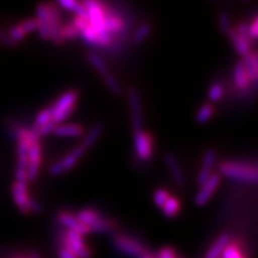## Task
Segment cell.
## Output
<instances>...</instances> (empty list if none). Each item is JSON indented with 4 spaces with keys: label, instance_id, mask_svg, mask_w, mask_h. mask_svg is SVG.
<instances>
[{
    "label": "cell",
    "instance_id": "obj_1",
    "mask_svg": "<svg viewBox=\"0 0 258 258\" xmlns=\"http://www.w3.org/2000/svg\"><path fill=\"white\" fill-rule=\"evenodd\" d=\"M220 175H224L228 179L246 183H256L257 168L243 161L229 160L224 161L219 167Z\"/></svg>",
    "mask_w": 258,
    "mask_h": 258
},
{
    "label": "cell",
    "instance_id": "obj_2",
    "mask_svg": "<svg viewBox=\"0 0 258 258\" xmlns=\"http://www.w3.org/2000/svg\"><path fill=\"white\" fill-rule=\"evenodd\" d=\"M79 94L76 91H68L62 94L52 107L53 122L58 125L66 120L76 109Z\"/></svg>",
    "mask_w": 258,
    "mask_h": 258
},
{
    "label": "cell",
    "instance_id": "obj_3",
    "mask_svg": "<svg viewBox=\"0 0 258 258\" xmlns=\"http://www.w3.org/2000/svg\"><path fill=\"white\" fill-rule=\"evenodd\" d=\"M87 12V21L90 26L97 32V35L101 36L109 34L104 27V18H106L107 8L102 3L96 0H85L82 3Z\"/></svg>",
    "mask_w": 258,
    "mask_h": 258
},
{
    "label": "cell",
    "instance_id": "obj_4",
    "mask_svg": "<svg viewBox=\"0 0 258 258\" xmlns=\"http://www.w3.org/2000/svg\"><path fill=\"white\" fill-rule=\"evenodd\" d=\"M113 246L122 254L134 257V258H142L148 253V249L145 245L131 236L127 235H115L113 237Z\"/></svg>",
    "mask_w": 258,
    "mask_h": 258
},
{
    "label": "cell",
    "instance_id": "obj_5",
    "mask_svg": "<svg viewBox=\"0 0 258 258\" xmlns=\"http://www.w3.org/2000/svg\"><path fill=\"white\" fill-rule=\"evenodd\" d=\"M62 246L70 249L72 253L78 256V258H92L93 256L91 248L84 243L83 236L72 230L64 232L62 237Z\"/></svg>",
    "mask_w": 258,
    "mask_h": 258
},
{
    "label": "cell",
    "instance_id": "obj_6",
    "mask_svg": "<svg viewBox=\"0 0 258 258\" xmlns=\"http://www.w3.org/2000/svg\"><path fill=\"white\" fill-rule=\"evenodd\" d=\"M86 152V149L83 147L82 144L79 145L76 149L72 150L68 155L64 156L61 160L56 161L51 167L48 168V172L50 174L56 176V175H60L64 171L70 170L71 168H74L79 159L84 155V153Z\"/></svg>",
    "mask_w": 258,
    "mask_h": 258
},
{
    "label": "cell",
    "instance_id": "obj_7",
    "mask_svg": "<svg viewBox=\"0 0 258 258\" xmlns=\"http://www.w3.org/2000/svg\"><path fill=\"white\" fill-rule=\"evenodd\" d=\"M27 160V181H35L39 174V169L42 161V150L40 141L30 143Z\"/></svg>",
    "mask_w": 258,
    "mask_h": 258
},
{
    "label": "cell",
    "instance_id": "obj_8",
    "mask_svg": "<svg viewBox=\"0 0 258 258\" xmlns=\"http://www.w3.org/2000/svg\"><path fill=\"white\" fill-rule=\"evenodd\" d=\"M135 150L137 155L143 160H148L153 154V138L148 133L141 131H136L134 134Z\"/></svg>",
    "mask_w": 258,
    "mask_h": 258
},
{
    "label": "cell",
    "instance_id": "obj_9",
    "mask_svg": "<svg viewBox=\"0 0 258 258\" xmlns=\"http://www.w3.org/2000/svg\"><path fill=\"white\" fill-rule=\"evenodd\" d=\"M48 15V29H50V40L56 45H61L63 40L60 36V14L57 7L53 4L46 5Z\"/></svg>",
    "mask_w": 258,
    "mask_h": 258
},
{
    "label": "cell",
    "instance_id": "obj_10",
    "mask_svg": "<svg viewBox=\"0 0 258 258\" xmlns=\"http://www.w3.org/2000/svg\"><path fill=\"white\" fill-rule=\"evenodd\" d=\"M12 191V197L14 203L18 207L20 211L28 215L29 214V210H28V203H29V195H28V185L27 182H20V181H15L12 184L11 187Z\"/></svg>",
    "mask_w": 258,
    "mask_h": 258
},
{
    "label": "cell",
    "instance_id": "obj_11",
    "mask_svg": "<svg viewBox=\"0 0 258 258\" xmlns=\"http://www.w3.org/2000/svg\"><path fill=\"white\" fill-rule=\"evenodd\" d=\"M221 183V175L219 173H213L210 179L201 185L200 190L197 192L195 197V204L198 207L205 206L208 201L211 199L212 195L215 192V190L219 187Z\"/></svg>",
    "mask_w": 258,
    "mask_h": 258
},
{
    "label": "cell",
    "instance_id": "obj_12",
    "mask_svg": "<svg viewBox=\"0 0 258 258\" xmlns=\"http://www.w3.org/2000/svg\"><path fill=\"white\" fill-rule=\"evenodd\" d=\"M128 101L132 111V123L134 131H141L142 129V109L139 92L135 87L129 88Z\"/></svg>",
    "mask_w": 258,
    "mask_h": 258
},
{
    "label": "cell",
    "instance_id": "obj_13",
    "mask_svg": "<svg viewBox=\"0 0 258 258\" xmlns=\"http://www.w3.org/2000/svg\"><path fill=\"white\" fill-rule=\"evenodd\" d=\"M216 163V152L212 149L206 151L204 158H203V166H201L199 173L197 175V183L200 185L205 184L210 176L213 174L212 169Z\"/></svg>",
    "mask_w": 258,
    "mask_h": 258
},
{
    "label": "cell",
    "instance_id": "obj_14",
    "mask_svg": "<svg viewBox=\"0 0 258 258\" xmlns=\"http://www.w3.org/2000/svg\"><path fill=\"white\" fill-rule=\"evenodd\" d=\"M58 220L59 222L64 226V227H67L68 230H72L81 236H84L87 235L88 232H90V229H88L86 226H84L83 224H81L77 217L75 215H72L69 212H61L58 215Z\"/></svg>",
    "mask_w": 258,
    "mask_h": 258
},
{
    "label": "cell",
    "instance_id": "obj_15",
    "mask_svg": "<svg viewBox=\"0 0 258 258\" xmlns=\"http://www.w3.org/2000/svg\"><path fill=\"white\" fill-rule=\"evenodd\" d=\"M37 22H38V31L40 38L42 40H50V29H48V15L46 5L40 4L36 8Z\"/></svg>",
    "mask_w": 258,
    "mask_h": 258
},
{
    "label": "cell",
    "instance_id": "obj_16",
    "mask_svg": "<svg viewBox=\"0 0 258 258\" xmlns=\"http://www.w3.org/2000/svg\"><path fill=\"white\" fill-rule=\"evenodd\" d=\"M165 163L169 170H170V173L173 177L174 182L181 187L185 186V184H186V179H185V175L182 172V169L180 168L179 163H177V160L171 153H167L165 155Z\"/></svg>",
    "mask_w": 258,
    "mask_h": 258
},
{
    "label": "cell",
    "instance_id": "obj_17",
    "mask_svg": "<svg viewBox=\"0 0 258 258\" xmlns=\"http://www.w3.org/2000/svg\"><path fill=\"white\" fill-rule=\"evenodd\" d=\"M53 134L58 137H81L84 134V128L78 124L56 125Z\"/></svg>",
    "mask_w": 258,
    "mask_h": 258
},
{
    "label": "cell",
    "instance_id": "obj_18",
    "mask_svg": "<svg viewBox=\"0 0 258 258\" xmlns=\"http://www.w3.org/2000/svg\"><path fill=\"white\" fill-rule=\"evenodd\" d=\"M233 83L239 90H245L249 84V80L242 60L236 62L235 67H233Z\"/></svg>",
    "mask_w": 258,
    "mask_h": 258
},
{
    "label": "cell",
    "instance_id": "obj_19",
    "mask_svg": "<svg viewBox=\"0 0 258 258\" xmlns=\"http://www.w3.org/2000/svg\"><path fill=\"white\" fill-rule=\"evenodd\" d=\"M244 64V68L246 71L247 78L249 80V83L252 81L257 80V76H258V58H257V53H249L245 57H243V60H242Z\"/></svg>",
    "mask_w": 258,
    "mask_h": 258
},
{
    "label": "cell",
    "instance_id": "obj_20",
    "mask_svg": "<svg viewBox=\"0 0 258 258\" xmlns=\"http://www.w3.org/2000/svg\"><path fill=\"white\" fill-rule=\"evenodd\" d=\"M229 241V236L227 233H223V235L217 238L214 241V243L210 246L205 258H220V256H222L223 254L224 248L228 244Z\"/></svg>",
    "mask_w": 258,
    "mask_h": 258
},
{
    "label": "cell",
    "instance_id": "obj_21",
    "mask_svg": "<svg viewBox=\"0 0 258 258\" xmlns=\"http://www.w3.org/2000/svg\"><path fill=\"white\" fill-rule=\"evenodd\" d=\"M76 217L81 224H83L87 228H90L92 225L100 220L101 215L94 209H83L77 213Z\"/></svg>",
    "mask_w": 258,
    "mask_h": 258
},
{
    "label": "cell",
    "instance_id": "obj_22",
    "mask_svg": "<svg viewBox=\"0 0 258 258\" xmlns=\"http://www.w3.org/2000/svg\"><path fill=\"white\" fill-rule=\"evenodd\" d=\"M104 27L109 34H113V32H118L123 29L124 22L119 18V16L111 13L108 9L106 12V18H104Z\"/></svg>",
    "mask_w": 258,
    "mask_h": 258
},
{
    "label": "cell",
    "instance_id": "obj_23",
    "mask_svg": "<svg viewBox=\"0 0 258 258\" xmlns=\"http://www.w3.org/2000/svg\"><path fill=\"white\" fill-rule=\"evenodd\" d=\"M228 37L233 46H235L236 51L238 52L239 55L242 56V57H245V56L251 53V45L246 41H244L243 39L240 38L235 30H231L228 34Z\"/></svg>",
    "mask_w": 258,
    "mask_h": 258
},
{
    "label": "cell",
    "instance_id": "obj_24",
    "mask_svg": "<svg viewBox=\"0 0 258 258\" xmlns=\"http://www.w3.org/2000/svg\"><path fill=\"white\" fill-rule=\"evenodd\" d=\"M116 228V223L113 222L112 220L104 219V217H100L99 221H97L94 225H92L90 228V232H97V233H108L114 231Z\"/></svg>",
    "mask_w": 258,
    "mask_h": 258
},
{
    "label": "cell",
    "instance_id": "obj_25",
    "mask_svg": "<svg viewBox=\"0 0 258 258\" xmlns=\"http://www.w3.org/2000/svg\"><path fill=\"white\" fill-rule=\"evenodd\" d=\"M57 5L59 7H62L63 9L76 13L77 16H84V18H87V12L82 3L76 2V0H59Z\"/></svg>",
    "mask_w": 258,
    "mask_h": 258
},
{
    "label": "cell",
    "instance_id": "obj_26",
    "mask_svg": "<svg viewBox=\"0 0 258 258\" xmlns=\"http://www.w3.org/2000/svg\"><path fill=\"white\" fill-rule=\"evenodd\" d=\"M161 209H163V213L166 217H168V219H172V217H175L180 212V209H181L180 201L176 197L169 196L166 204Z\"/></svg>",
    "mask_w": 258,
    "mask_h": 258
},
{
    "label": "cell",
    "instance_id": "obj_27",
    "mask_svg": "<svg viewBox=\"0 0 258 258\" xmlns=\"http://www.w3.org/2000/svg\"><path fill=\"white\" fill-rule=\"evenodd\" d=\"M222 258H246L243 251H242L239 242L232 241L228 242V244L224 248Z\"/></svg>",
    "mask_w": 258,
    "mask_h": 258
},
{
    "label": "cell",
    "instance_id": "obj_28",
    "mask_svg": "<svg viewBox=\"0 0 258 258\" xmlns=\"http://www.w3.org/2000/svg\"><path fill=\"white\" fill-rule=\"evenodd\" d=\"M87 60L90 61V63L92 64V66L99 72V74L101 76L106 75L109 72L108 70V66L107 63L103 61V59L100 57V56L98 54H96L94 52H91L87 54Z\"/></svg>",
    "mask_w": 258,
    "mask_h": 258
},
{
    "label": "cell",
    "instance_id": "obj_29",
    "mask_svg": "<svg viewBox=\"0 0 258 258\" xmlns=\"http://www.w3.org/2000/svg\"><path fill=\"white\" fill-rule=\"evenodd\" d=\"M102 131H103V128H102L101 125H95V126H93V127L90 129V132H88V133L86 134V136L84 137L83 143H82L83 147H84L86 150H87L88 148H91L92 145H93L97 140H98V138L100 137Z\"/></svg>",
    "mask_w": 258,
    "mask_h": 258
},
{
    "label": "cell",
    "instance_id": "obj_30",
    "mask_svg": "<svg viewBox=\"0 0 258 258\" xmlns=\"http://www.w3.org/2000/svg\"><path fill=\"white\" fill-rule=\"evenodd\" d=\"M214 113V108L212 104L205 103L201 106L196 114V120L199 124H205L208 120L212 117Z\"/></svg>",
    "mask_w": 258,
    "mask_h": 258
},
{
    "label": "cell",
    "instance_id": "obj_31",
    "mask_svg": "<svg viewBox=\"0 0 258 258\" xmlns=\"http://www.w3.org/2000/svg\"><path fill=\"white\" fill-rule=\"evenodd\" d=\"M102 78H103L104 83H106L107 87L109 88V91L111 93H113L114 95H119L120 93H122V87H120L118 81L115 79L114 76H112L108 72V74L103 75Z\"/></svg>",
    "mask_w": 258,
    "mask_h": 258
},
{
    "label": "cell",
    "instance_id": "obj_32",
    "mask_svg": "<svg viewBox=\"0 0 258 258\" xmlns=\"http://www.w3.org/2000/svg\"><path fill=\"white\" fill-rule=\"evenodd\" d=\"M53 120V111L52 107H48L43 109L41 112L39 113L36 117V126L40 127L44 124L50 123Z\"/></svg>",
    "mask_w": 258,
    "mask_h": 258
},
{
    "label": "cell",
    "instance_id": "obj_33",
    "mask_svg": "<svg viewBox=\"0 0 258 258\" xmlns=\"http://www.w3.org/2000/svg\"><path fill=\"white\" fill-rule=\"evenodd\" d=\"M224 94L223 86L220 83H213L208 92V98L211 102H216L222 99Z\"/></svg>",
    "mask_w": 258,
    "mask_h": 258
},
{
    "label": "cell",
    "instance_id": "obj_34",
    "mask_svg": "<svg viewBox=\"0 0 258 258\" xmlns=\"http://www.w3.org/2000/svg\"><path fill=\"white\" fill-rule=\"evenodd\" d=\"M151 30L152 29H151V26L149 25V24H142V25L135 31L134 41L137 43L144 41V40L150 36Z\"/></svg>",
    "mask_w": 258,
    "mask_h": 258
},
{
    "label": "cell",
    "instance_id": "obj_35",
    "mask_svg": "<svg viewBox=\"0 0 258 258\" xmlns=\"http://www.w3.org/2000/svg\"><path fill=\"white\" fill-rule=\"evenodd\" d=\"M80 36L82 37L87 43H91V44H97V39H98V35H97V32L90 26V24L88 25L80 31Z\"/></svg>",
    "mask_w": 258,
    "mask_h": 258
},
{
    "label": "cell",
    "instance_id": "obj_36",
    "mask_svg": "<svg viewBox=\"0 0 258 258\" xmlns=\"http://www.w3.org/2000/svg\"><path fill=\"white\" fill-rule=\"evenodd\" d=\"M60 36H61L62 40L76 39V38H78V36H80V32L74 25H72V23H70V24H67V25L61 26Z\"/></svg>",
    "mask_w": 258,
    "mask_h": 258
},
{
    "label": "cell",
    "instance_id": "obj_37",
    "mask_svg": "<svg viewBox=\"0 0 258 258\" xmlns=\"http://www.w3.org/2000/svg\"><path fill=\"white\" fill-rule=\"evenodd\" d=\"M8 36H9L12 41L16 44H18L21 41H23V40L25 39V37H26L25 32L22 30L20 25H16V26L10 28L9 32H8Z\"/></svg>",
    "mask_w": 258,
    "mask_h": 258
},
{
    "label": "cell",
    "instance_id": "obj_38",
    "mask_svg": "<svg viewBox=\"0 0 258 258\" xmlns=\"http://www.w3.org/2000/svg\"><path fill=\"white\" fill-rule=\"evenodd\" d=\"M219 25H220V28H221L223 34L226 35V36H228V34L232 29H231V26H230L229 15L227 13L223 12L219 15Z\"/></svg>",
    "mask_w": 258,
    "mask_h": 258
},
{
    "label": "cell",
    "instance_id": "obj_39",
    "mask_svg": "<svg viewBox=\"0 0 258 258\" xmlns=\"http://www.w3.org/2000/svg\"><path fill=\"white\" fill-rule=\"evenodd\" d=\"M169 198V194L167 190L159 188L154 192V196H153V199H154V203L157 207L163 208L164 205L166 204V201Z\"/></svg>",
    "mask_w": 258,
    "mask_h": 258
},
{
    "label": "cell",
    "instance_id": "obj_40",
    "mask_svg": "<svg viewBox=\"0 0 258 258\" xmlns=\"http://www.w3.org/2000/svg\"><path fill=\"white\" fill-rule=\"evenodd\" d=\"M19 25L22 28V30L25 32V35L31 34V32H34L35 30H38V22L36 19L26 20L19 24Z\"/></svg>",
    "mask_w": 258,
    "mask_h": 258
},
{
    "label": "cell",
    "instance_id": "obj_41",
    "mask_svg": "<svg viewBox=\"0 0 258 258\" xmlns=\"http://www.w3.org/2000/svg\"><path fill=\"white\" fill-rule=\"evenodd\" d=\"M235 31L237 32L240 38L243 39L244 41H246L249 45H251L252 38L249 37V34H248V25H246L244 23H241L237 26V29Z\"/></svg>",
    "mask_w": 258,
    "mask_h": 258
},
{
    "label": "cell",
    "instance_id": "obj_42",
    "mask_svg": "<svg viewBox=\"0 0 258 258\" xmlns=\"http://www.w3.org/2000/svg\"><path fill=\"white\" fill-rule=\"evenodd\" d=\"M55 127H56V124L52 120V122L47 123V124H44V125L40 126V127H37V128H38V132H39L40 137H41V136H47V135L52 134L54 132Z\"/></svg>",
    "mask_w": 258,
    "mask_h": 258
},
{
    "label": "cell",
    "instance_id": "obj_43",
    "mask_svg": "<svg viewBox=\"0 0 258 258\" xmlns=\"http://www.w3.org/2000/svg\"><path fill=\"white\" fill-rule=\"evenodd\" d=\"M72 25H74L80 32L81 30L84 29L88 25L87 18H84V16H76L74 21H72Z\"/></svg>",
    "mask_w": 258,
    "mask_h": 258
},
{
    "label": "cell",
    "instance_id": "obj_44",
    "mask_svg": "<svg viewBox=\"0 0 258 258\" xmlns=\"http://www.w3.org/2000/svg\"><path fill=\"white\" fill-rule=\"evenodd\" d=\"M157 258H176L174 248L170 246H166L164 248H161L157 254Z\"/></svg>",
    "mask_w": 258,
    "mask_h": 258
},
{
    "label": "cell",
    "instance_id": "obj_45",
    "mask_svg": "<svg viewBox=\"0 0 258 258\" xmlns=\"http://www.w3.org/2000/svg\"><path fill=\"white\" fill-rule=\"evenodd\" d=\"M0 43L6 45L7 47H15L18 45L12 41L9 36H8V32H5L3 30H0Z\"/></svg>",
    "mask_w": 258,
    "mask_h": 258
},
{
    "label": "cell",
    "instance_id": "obj_46",
    "mask_svg": "<svg viewBox=\"0 0 258 258\" xmlns=\"http://www.w3.org/2000/svg\"><path fill=\"white\" fill-rule=\"evenodd\" d=\"M28 210H29V213L39 214V213H41L43 211V207L40 205L38 201L30 199L29 203H28Z\"/></svg>",
    "mask_w": 258,
    "mask_h": 258
},
{
    "label": "cell",
    "instance_id": "obj_47",
    "mask_svg": "<svg viewBox=\"0 0 258 258\" xmlns=\"http://www.w3.org/2000/svg\"><path fill=\"white\" fill-rule=\"evenodd\" d=\"M248 34H249V37L252 38V40L257 39L258 37V19L257 18L253 21L252 24H249Z\"/></svg>",
    "mask_w": 258,
    "mask_h": 258
},
{
    "label": "cell",
    "instance_id": "obj_48",
    "mask_svg": "<svg viewBox=\"0 0 258 258\" xmlns=\"http://www.w3.org/2000/svg\"><path fill=\"white\" fill-rule=\"evenodd\" d=\"M58 258H78V256L75 253H72L70 249L60 246L58 248Z\"/></svg>",
    "mask_w": 258,
    "mask_h": 258
},
{
    "label": "cell",
    "instance_id": "obj_49",
    "mask_svg": "<svg viewBox=\"0 0 258 258\" xmlns=\"http://www.w3.org/2000/svg\"><path fill=\"white\" fill-rule=\"evenodd\" d=\"M29 258H42V257L40 256L37 252L31 251V252H29Z\"/></svg>",
    "mask_w": 258,
    "mask_h": 258
},
{
    "label": "cell",
    "instance_id": "obj_50",
    "mask_svg": "<svg viewBox=\"0 0 258 258\" xmlns=\"http://www.w3.org/2000/svg\"><path fill=\"white\" fill-rule=\"evenodd\" d=\"M142 258H156V257L153 255V254H151V253H147Z\"/></svg>",
    "mask_w": 258,
    "mask_h": 258
},
{
    "label": "cell",
    "instance_id": "obj_51",
    "mask_svg": "<svg viewBox=\"0 0 258 258\" xmlns=\"http://www.w3.org/2000/svg\"><path fill=\"white\" fill-rule=\"evenodd\" d=\"M16 258H23V257H16Z\"/></svg>",
    "mask_w": 258,
    "mask_h": 258
}]
</instances>
